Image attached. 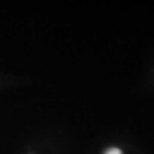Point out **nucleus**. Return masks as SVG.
Instances as JSON below:
<instances>
[{
    "label": "nucleus",
    "instance_id": "1",
    "mask_svg": "<svg viewBox=\"0 0 154 154\" xmlns=\"http://www.w3.org/2000/svg\"><path fill=\"white\" fill-rule=\"evenodd\" d=\"M105 154H122V151L119 149H116V147H113V149H107Z\"/></svg>",
    "mask_w": 154,
    "mask_h": 154
}]
</instances>
